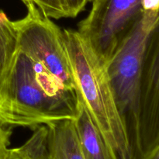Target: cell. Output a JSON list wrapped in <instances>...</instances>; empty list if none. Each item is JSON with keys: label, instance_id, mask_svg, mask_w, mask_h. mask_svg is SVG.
<instances>
[{"label": "cell", "instance_id": "cell-2", "mask_svg": "<svg viewBox=\"0 0 159 159\" xmlns=\"http://www.w3.org/2000/svg\"><path fill=\"white\" fill-rule=\"evenodd\" d=\"M77 93L117 159H137L120 113L107 71V62L78 30H64Z\"/></svg>", "mask_w": 159, "mask_h": 159}, {"label": "cell", "instance_id": "cell-14", "mask_svg": "<svg viewBox=\"0 0 159 159\" xmlns=\"http://www.w3.org/2000/svg\"><path fill=\"white\" fill-rule=\"evenodd\" d=\"M148 159H159V144Z\"/></svg>", "mask_w": 159, "mask_h": 159}, {"label": "cell", "instance_id": "cell-15", "mask_svg": "<svg viewBox=\"0 0 159 159\" xmlns=\"http://www.w3.org/2000/svg\"><path fill=\"white\" fill-rule=\"evenodd\" d=\"M21 1H22V2H23V3H24V4H25V5H26V4H27V3H28V2H30V1H31V0H21Z\"/></svg>", "mask_w": 159, "mask_h": 159}, {"label": "cell", "instance_id": "cell-8", "mask_svg": "<svg viewBox=\"0 0 159 159\" xmlns=\"http://www.w3.org/2000/svg\"><path fill=\"white\" fill-rule=\"evenodd\" d=\"M46 159H85L73 120H60L47 124Z\"/></svg>", "mask_w": 159, "mask_h": 159}, {"label": "cell", "instance_id": "cell-16", "mask_svg": "<svg viewBox=\"0 0 159 159\" xmlns=\"http://www.w3.org/2000/svg\"><path fill=\"white\" fill-rule=\"evenodd\" d=\"M92 1H93V0H88L89 2H92Z\"/></svg>", "mask_w": 159, "mask_h": 159}, {"label": "cell", "instance_id": "cell-11", "mask_svg": "<svg viewBox=\"0 0 159 159\" xmlns=\"http://www.w3.org/2000/svg\"><path fill=\"white\" fill-rule=\"evenodd\" d=\"M66 17H75L85 7L88 0H61Z\"/></svg>", "mask_w": 159, "mask_h": 159}, {"label": "cell", "instance_id": "cell-4", "mask_svg": "<svg viewBox=\"0 0 159 159\" xmlns=\"http://www.w3.org/2000/svg\"><path fill=\"white\" fill-rule=\"evenodd\" d=\"M26 16L13 21L18 49L41 65L65 88L77 92L63 30L33 2L26 4Z\"/></svg>", "mask_w": 159, "mask_h": 159}, {"label": "cell", "instance_id": "cell-10", "mask_svg": "<svg viewBox=\"0 0 159 159\" xmlns=\"http://www.w3.org/2000/svg\"><path fill=\"white\" fill-rule=\"evenodd\" d=\"M43 15L50 19L59 20L66 17L65 9L61 0H31Z\"/></svg>", "mask_w": 159, "mask_h": 159}, {"label": "cell", "instance_id": "cell-12", "mask_svg": "<svg viewBox=\"0 0 159 159\" xmlns=\"http://www.w3.org/2000/svg\"><path fill=\"white\" fill-rule=\"evenodd\" d=\"M12 134V128L0 124V159L7 158Z\"/></svg>", "mask_w": 159, "mask_h": 159}, {"label": "cell", "instance_id": "cell-13", "mask_svg": "<svg viewBox=\"0 0 159 159\" xmlns=\"http://www.w3.org/2000/svg\"><path fill=\"white\" fill-rule=\"evenodd\" d=\"M6 159H30L20 147L15 148L9 149V154H8L7 158Z\"/></svg>", "mask_w": 159, "mask_h": 159}, {"label": "cell", "instance_id": "cell-1", "mask_svg": "<svg viewBox=\"0 0 159 159\" xmlns=\"http://www.w3.org/2000/svg\"><path fill=\"white\" fill-rule=\"evenodd\" d=\"M79 96L41 65L17 50L0 80V124L32 130L60 120H75Z\"/></svg>", "mask_w": 159, "mask_h": 159}, {"label": "cell", "instance_id": "cell-5", "mask_svg": "<svg viewBox=\"0 0 159 159\" xmlns=\"http://www.w3.org/2000/svg\"><path fill=\"white\" fill-rule=\"evenodd\" d=\"M79 31L107 62L141 12L142 0H93Z\"/></svg>", "mask_w": 159, "mask_h": 159}, {"label": "cell", "instance_id": "cell-7", "mask_svg": "<svg viewBox=\"0 0 159 159\" xmlns=\"http://www.w3.org/2000/svg\"><path fill=\"white\" fill-rule=\"evenodd\" d=\"M74 120L79 144L85 159H117L79 98V111Z\"/></svg>", "mask_w": 159, "mask_h": 159}, {"label": "cell", "instance_id": "cell-3", "mask_svg": "<svg viewBox=\"0 0 159 159\" xmlns=\"http://www.w3.org/2000/svg\"><path fill=\"white\" fill-rule=\"evenodd\" d=\"M159 9H141L139 16L121 39L107 62V71L116 105L127 127L137 159H142L138 126L143 57Z\"/></svg>", "mask_w": 159, "mask_h": 159}, {"label": "cell", "instance_id": "cell-6", "mask_svg": "<svg viewBox=\"0 0 159 159\" xmlns=\"http://www.w3.org/2000/svg\"><path fill=\"white\" fill-rule=\"evenodd\" d=\"M138 138L141 158L148 159L159 144V12L143 57Z\"/></svg>", "mask_w": 159, "mask_h": 159}, {"label": "cell", "instance_id": "cell-9", "mask_svg": "<svg viewBox=\"0 0 159 159\" xmlns=\"http://www.w3.org/2000/svg\"><path fill=\"white\" fill-rule=\"evenodd\" d=\"M18 50V37L13 21L0 10V80Z\"/></svg>", "mask_w": 159, "mask_h": 159}]
</instances>
